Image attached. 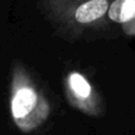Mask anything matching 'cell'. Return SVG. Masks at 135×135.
Returning <instances> with one entry per match:
<instances>
[{"instance_id":"1","label":"cell","mask_w":135,"mask_h":135,"mask_svg":"<svg viewBox=\"0 0 135 135\" xmlns=\"http://www.w3.org/2000/svg\"><path fill=\"white\" fill-rule=\"evenodd\" d=\"M113 1L39 0L37 7L57 37L76 43L119 37V31L108 18Z\"/></svg>"},{"instance_id":"2","label":"cell","mask_w":135,"mask_h":135,"mask_svg":"<svg viewBox=\"0 0 135 135\" xmlns=\"http://www.w3.org/2000/svg\"><path fill=\"white\" fill-rule=\"evenodd\" d=\"M9 74V110L12 120L21 133L31 134L49 120L51 105L21 61L18 59L12 63Z\"/></svg>"},{"instance_id":"3","label":"cell","mask_w":135,"mask_h":135,"mask_svg":"<svg viewBox=\"0 0 135 135\" xmlns=\"http://www.w3.org/2000/svg\"><path fill=\"white\" fill-rule=\"evenodd\" d=\"M64 96L70 105L89 117L104 116L107 112L102 94L95 84L81 71L72 70L64 77Z\"/></svg>"},{"instance_id":"4","label":"cell","mask_w":135,"mask_h":135,"mask_svg":"<svg viewBox=\"0 0 135 135\" xmlns=\"http://www.w3.org/2000/svg\"><path fill=\"white\" fill-rule=\"evenodd\" d=\"M108 18L124 36L135 37V0H114L108 11Z\"/></svg>"}]
</instances>
